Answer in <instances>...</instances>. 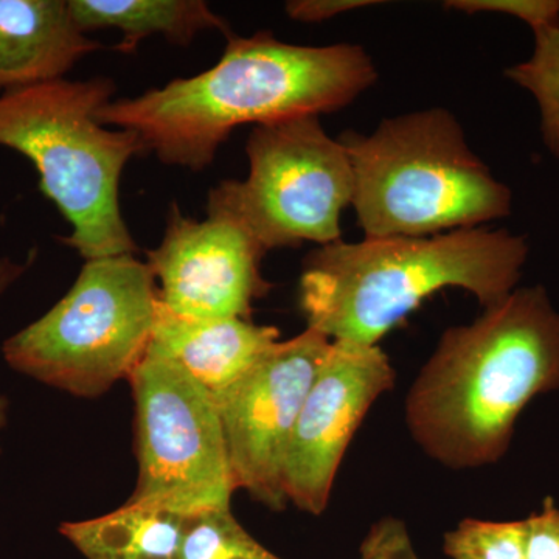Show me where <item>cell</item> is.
Returning <instances> with one entry per match:
<instances>
[{
    "label": "cell",
    "instance_id": "cell-22",
    "mask_svg": "<svg viewBox=\"0 0 559 559\" xmlns=\"http://www.w3.org/2000/svg\"><path fill=\"white\" fill-rule=\"evenodd\" d=\"M374 0H290L286 2V14L293 21L323 22L333 20L340 14L364 7L378 5Z\"/></svg>",
    "mask_w": 559,
    "mask_h": 559
},
{
    "label": "cell",
    "instance_id": "cell-14",
    "mask_svg": "<svg viewBox=\"0 0 559 559\" xmlns=\"http://www.w3.org/2000/svg\"><path fill=\"white\" fill-rule=\"evenodd\" d=\"M70 13L83 33L116 28V49L132 53L143 39L165 36L176 46H189L198 33L221 31L231 35L226 21L202 0H69Z\"/></svg>",
    "mask_w": 559,
    "mask_h": 559
},
{
    "label": "cell",
    "instance_id": "cell-21",
    "mask_svg": "<svg viewBox=\"0 0 559 559\" xmlns=\"http://www.w3.org/2000/svg\"><path fill=\"white\" fill-rule=\"evenodd\" d=\"M525 559H559V509L555 500H544L539 513L524 520Z\"/></svg>",
    "mask_w": 559,
    "mask_h": 559
},
{
    "label": "cell",
    "instance_id": "cell-18",
    "mask_svg": "<svg viewBox=\"0 0 559 559\" xmlns=\"http://www.w3.org/2000/svg\"><path fill=\"white\" fill-rule=\"evenodd\" d=\"M451 559H525L524 521L463 520L444 535Z\"/></svg>",
    "mask_w": 559,
    "mask_h": 559
},
{
    "label": "cell",
    "instance_id": "cell-16",
    "mask_svg": "<svg viewBox=\"0 0 559 559\" xmlns=\"http://www.w3.org/2000/svg\"><path fill=\"white\" fill-rule=\"evenodd\" d=\"M533 35L532 57L506 69V76L538 103L544 145L559 160V22Z\"/></svg>",
    "mask_w": 559,
    "mask_h": 559
},
{
    "label": "cell",
    "instance_id": "cell-17",
    "mask_svg": "<svg viewBox=\"0 0 559 559\" xmlns=\"http://www.w3.org/2000/svg\"><path fill=\"white\" fill-rule=\"evenodd\" d=\"M176 559H282L242 527L227 509L187 514Z\"/></svg>",
    "mask_w": 559,
    "mask_h": 559
},
{
    "label": "cell",
    "instance_id": "cell-10",
    "mask_svg": "<svg viewBox=\"0 0 559 559\" xmlns=\"http://www.w3.org/2000/svg\"><path fill=\"white\" fill-rule=\"evenodd\" d=\"M395 380L380 345L331 341L286 450L283 489L288 502L314 516L326 510L356 430Z\"/></svg>",
    "mask_w": 559,
    "mask_h": 559
},
{
    "label": "cell",
    "instance_id": "cell-12",
    "mask_svg": "<svg viewBox=\"0 0 559 559\" xmlns=\"http://www.w3.org/2000/svg\"><path fill=\"white\" fill-rule=\"evenodd\" d=\"M278 341L275 326L246 319L187 318L159 304L145 356L176 364L216 396Z\"/></svg>",
    "mask_w": 559,
    "mask_h": 559
},
{
    "label": "cell",
    "instance_id": "cell-5",
    "mask_svg": "<svg viewBox=\"0 0 559 559\" xmlns=\"http://www.w3.org/2000/svg\"><path fill=\"white\" fill-rule=\"evenodd\" d=\"M355 175L352 207L364 238L430 237L511 213L513 193L469 148L454 114L429 108L345 131Z\"/></svg>",
    "mask_w": 559,
    "mask_h": 559
},
{
    "label": "cell",
    "instance_id": "cell-15",
    "mask_svg": "<svg viewBox=\"0 0 559 559\" xmlns=\"http://www.w3.org/2000/svg\"><path fill=\"white\" fill-rule=\"evenodd\" d=\"M186 518L128 500L105 516L64 522L60 533L86 559H176Z\"/></svg>",
    "mask_w": 559,
    "mask_h": 559
},
{
    "label": "cell",
    "instance_id": "cell-9",
    "mask_svg": "<svg viewBox=\"0 0 559 559\" xmlns=\"http://www.w3.org/2000/svg\"><path fill=\"white\" fill-rule=\"evenodd\" d=\"M331 341L307 329L278 341L219 395L218 406L235 488L280 511L288 507L283 463L290 433Z\"/></svg>",
    "mask_w": 559,
    "mask_h": 559
},
{
    "label": "cell",
    "instance_id": "cell-23",
    "mask_svg": "<svg viewBox=\"0 0 559 559\" xmlns=\"http://www.w3.org/2000/svg\"><path fill=\"white\" fill-rule=\"evenodd\" d=\"M35 257L36 250H32L25 263H16V261L7 259V257L5 259H0V297H2L3 294L7 293V289H9L17 278H21V275L32 266Z\"/></svg>",
    "mask_w": 559,
    "mask_h": 559
},
{
    "label": "cell",
    "instance_id": "cell-7",
    "mask_svg": "<svg viewBox=\"0 0 559 559\" xmlns=\"http://www.w3.org/2000/svg\"><path fill=\"white\" fill-rule=\"evenodd\" d=\"M249 175L210 190L249 227L261 248L326 246L342 240V212L352 205L355 175L341 140L319 117L260 124L246 143Z\"/></svg>",
    "mask_w": 559,
    "mask_h": 559
},
{
    "label": "cell",
    "instance_id": "cell-6",
    "mask_svg": "<svg viewBox=\"0 0 559 559\" xmlns=\"http://www.w3.org/2000/svg\"><path fill=\"white\" fill-rule=\"evenodd\" d=\"M159 289L135 253L86 260L69 293L5 341L11 369L83 399L130 380L145 358Z\"/></svg>",
    "mask_w": 559,
    "mask_h": 559
},
{
    "label": "cell",
    "instance_id": "cell-24",
    "mask_svg": "<svg viewBox=\"0 0 559 559\" xmlns=\"http://www.w3.org/2000/svg\"><path fill=\"white\" fill-rule=\"evenodd\" d=\"M7 412H9V400L5 396L0 395V430L7 423Z\"/></svg>",
    "mask_w": 559,
    "mask_h": 559
},
{
    "label": "cell",
    "instance_id": "cell-19",
    "mask_svg": "<svg viewBox=\"0 0 559 559\" xmlns=\"http://www.w3.org/2000/svg\"><path fill=\"white\" fill-rule=\"evenodd\" d=\"M444 7L466 14H507L524 21L533 32L559 22V0H450Z\"/></svg>",
    "mask_w": 559,
    "mask_h": 559
},
{
    "label": "cell",
    "instance_id": "cell-1",
    "mask_svg": "<svg viewBox=\"0 0 559 559\" xmlns=\"http://www.w3.org/2000/svg\"><path fill=\"white\" fill-rule=\"evenodd\" d=\"M377 80L358 44L296 46L259 32L230 36L219 61L200 75L106 103L97 120L135 132L162 164L202 171L235 128L334 112Z\"/></svg>",
    "mask_w": 559,
    "mask_h": 559
},
{
    "label": "cell",
    "instance_id": "cell-13",
    "mask_svg": "<svg viewBox=\"0 0 559 559\" xmlns=\"http://www.w3.org/2000/svg\"><path fill=\"white\" fill-rule=\"evenodd\" d=\"M98 49L76 27L69 0H0V95L64 79Z\"/></svg>",
    "mask_w": 559,
    "mask_h": 559
},
{
    "label": "cell",
    "instance_id": "cell-20",
    "mask_svg": "<svg viewBox=\"0 0 559 559\" xmlns=\"http://www.w3.org/2000/svg\"><path fill=\"white\" fill-rule=\"evenodd\" d=\"M359 559H419L406 524L399 518L374 522L360 543Z\"/></svg>",
    "mask_w": 559,
    "mask_h": 559
},
{
    "label": "cell",
    "instance_id": "cell-4",
    "mask_svg": "<svg viewBox=\"0 0 559 559\" xmlns=\"http://www.w3.org/2000/svg\"><path fill=\"white\" fill-rule=\"evenodd\" d=\"M116 94L106 76L36 84L0 95V146L39 173V189L72 227L62 245L83 259L138 253L120 210L128 162L148 153L135 132L108 130L97 110Z\"/></svg>",
    "mask_w": 559,
    "mask_h": 559
},
{
    "label": "cell",
    "instance_id": "cell-11",
    "mask_svg": "<svg viewBox=\"0 0 559 559\" xmlns=\"http://www.w3.org/2000/svg\"><path fill=\"white\" fill-rule=\"evenodd\" d=\"M266 253L234 212L209 198L202 221L171 204L164 238L146 253V264L160 283V304L176 314L249 320L253 301L272 288L261 275Z\"/></svg>",
    "mask_w": 559,
    "mask_h": 559
},
{
    "label": "cell",
    "instance_id": "cell-2",
    "mask_svg": "<svg viewBox=\"0 0 559 559\" xmlns=\"http://www.w3.org/2000/svg\"><path fill=\"white\" fill-rule=\"evenodd\" d=\"M557 389L559 312L543 286L514 289L441 334L407 393V428L440 465L480 468L507 454L530 401Z\"/></svg>",
    "mask_w": 559,
    "mask_h": 559
},
{
    "label": "cell",
    "instance_id": "cell-8",
    "mask_svg": "<svg viewBox=\"0 0 559 559\" xmlns=\"http://www.w3.org/2000/svg\"><path fill=\"white\" fill-rule=\"evenodd\" d=\"M139 480L130 502L197 513L227 509L235 488L218 406L176 364L145 356L130 377Z\"/></svg>",
    "mask_w": 559,
    "mask_h": 559
},
{
    "label": "cell",
    "instance_id": "cell-3",
    "mask_svg": "<svg viewBox=\"0 0 559 559\" xmlns=\"http://www.w3.org/2000/svg\"><path fill=\"white\" fill-rule=\"evenodd\" d=\"M527 259V238L485 227L331 242L305 260L300 311L330 341L380 345L439 290H468L484 308L498 304L516 289Z\"/></svg>",
    "mask_w": 559,
    "mask_h": 559
}]
</instances>
